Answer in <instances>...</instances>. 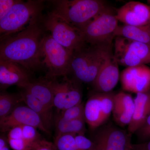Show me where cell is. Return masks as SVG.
<instances>
[{
  "mask_svg": "<svg viewBox=\"0 0 150 150\" xmlns=\"http://www.w3.org/2000/svg\"><path fill=\"white\" fill-rule=\"evenodd\" d=\"M134 98L123 92L115 93L112 113L114 121L121 127L129 126L134 115Z\"/></svg>",
  "mask_w": 150,
  "mask_h": 150,
  "instance_id": "16",
  "label": "cell"
},
{
  "mask_svg": "<svg viewBox=\"0 0 150 150\" xmlns=\"http://www.w3.org/2000/svg\"><path fill=\"white\" fill-rule=\"evenodd\" d=\"M48 2L52 6L51 12L81 30L110 7L102 0H54Z\"/></svg>",
  "mask_w": 150,
  "mask_h": 150,
  "instance_id": "2",
  "label": "cell"
},
{
  "mask_svg": "<svg viewBox=\"0 0 150 150\" xmlns=\"http://www.w3.org/2000/svg\"><path fill=\"white\" fill-rule=\"evenodd\" d=\"M132 134L111 124L101 126L92 141L95 150H126L132 144Z\"/></svg>",
  "mask_w": 150,
  "mask_h": 150,
  "instance_id": "10",
  "label": "cell"
},
{
  "mask_svg": "<svg viewBox=\"0 0 150 150\" xmlns=\"http://www.w3.org/2000/svg\"><path fill=\"white\" fill-rule=\"evenodd\" d=\"M29 71L22 66L8 61L0 60V86L5 90L11 86L23 88L31 81Z\"/></svg>",
  "mask_w": 150,
  "mask_h": 150,
  "instance_id": "15",
  "label": "cell"
},
{
  "mask_svg": "<svg viewBox=\"0 0 150 150\" xmlns=\"http://www.w3.org/2000/svg\"><path fill=\"white\" fill-rule=\"evenodd\" d=\"M20 102H23L21 94L2 92L0 94V119L5 118L12 112Z\"/></svg>",
  "mask_w": 150,
  "mask_h": 150,
  "instance_id": "24",
  "label": "cell"
},
{
  "mask_svg": "<svg viewBox=\"0 0 150 150\" xmlns=\"http://www.w3.org/2000/svg\"><path fill=\"white\" fill-rule=\"evenodd\" d=\"M118 22L126 25L139 26L150 24V6L139 1L126 3L116 11Z\"/></svg>",
  "mask_w": 150,
  "mask_h": 150,
  "instance_id": "14",
  "label": "cell"
},
{
  "mask_svg": "<svg viewBox=\"0 0 150 150\" xmlns=\"http://www.w3.org/2000/svg\"><path fill=\"white\" fill-rule=\"evenodd\" d=\"M41 22L53 39L71 52L80 50L87 45L82 31L72 26L51 12L43 16Z\"/></svg>",
  "mask_w": 150,
  "mask_h": 150,
  "instance_id": "5",
  "label": "cell"
},
{
  "mask_svg": "<svg viewBox=\"0 0 150 150\" xmlns=\"http://www.w3.org/2000/svg\"><path fill=\"white\" fill-rule=\"evenodd\" d=\"M113 53L118 64L127 67L150 63V46L117 36L114 40Z\"/></svg>",
  "mask_w": 150,
  "mask_h": 150,
  "instance_id": "8",
  "label": "cell"
},
{
  "mask_svg": "<svg viewBox=\"0 0 150 150\" xmlns=\"http://www.w3.org/2000/svg\"><path fill=\"white\" fill-rule=\"evenodd\" d=\"M134 103V115L128 127V132L132 135L135 134L150 115V90L137 94Z\"/></svg>",
  "mask_w": 150,
  "mask_h": 150,
  "instance_id": "18",
  "label": "cell"
},
{
  "mask_svg": "<svg viewBox=\"0 0 150 150\" xmlns=\"http://www.w3.org/2000/svg\"><path fill=\"white\" fill-rule=\"evenodd\" d=\"M10 147L7 137H5L2 133L0 137V150H10Z\"/></svg>",
  "mask_w": 150,
  "mask_h": 150,
  "instance_id": "33",
  "label": "cell"
},
{
  "mask_svg": "<svg viewBox=\"0 0 150 150\" xmlns=\"http://www.w3.org/2000/svg\"><path fill=\"white\" fill-rule=\"evenodd\" d=\"M75 139L78 150H95L93 142L84 135H76Z\"/></svg>",
  "mask_w": 150,
  "mask_h": 150,
  "instance_id": "29",
  "label": "cell"
},
{
  "mask_svg": "<svg viewBox=\"0 0 150 150\" xmlns=\"http://www.w3.org/2000/svg\"><path fill=\"white\" fill-rule=\"evenodd\" d=\"M22 125L33 126L44 133L50 134L39 116L27 105H18L8 116L0 119V129L2 133L8 132L13 127Z\"/></svg>",
  "mask_w": 150,
  "mask_h": 150,
  "instance_id": "13",
  "label": "cell"
},
{
  "mask_svg": "<svg viewBox=\"0 0 150 150\" xmlns=\"http://www.w3.org/2000/svg\"><path fill=\"white\" fill-rule=\"evenodd\" d=\"M41 18L21 31L1 39L0 60L16 63L29 71L43 66L42 42L45 30Z\"/></svg>",
  "mask_w": 150,
  "mask_h": 150,
  "instance_id": "1",
  "label": "cell"
},
{
  "mask_svg": "<svg viewBox=\"0 0 150 150\" xmlns=\"http://www.w3.org/2000/svg\"><path fill=\"white\" fill-rule=\"evenodd\" d=\"M42 64L47 69L46 77L54 79L66 76L70 73L73 52L60 45L50 34H45L42 42Z\"/></svg>",
  "mask_w": 150,
  "mask_h": 150,
  "instance_id": "6",
  "label": "cell"
},
{
  "mask_svg": "<svg viewBox=\"0 0 150 150\" xmlns=\"http://www.w3.org/2000/svg\"><path fill=\"white\" fill-rule=\"evenodd\" d=\"M44 1H20L0 20L1 39L21 31L42 17Z\"/></svg>",
  "mask_w": 150,
  "mask_h": 150,
  "instance_id": "4",
  "label": "cell"
},
{
  "mask_svg": "<svg viewBox=\"0 0 150 150\" xmlns=\"http://www.w3.org/2000/svg\"><path fill=\"white\" fill-rule=\"evenodd\" d=\"M49 79L54 93V107L63 111L68 94L70 79L67 76L63 77L61 81H57L56 78Z\"/></svg>",
  "mask_w": 150,
  "mask_h": 150,
  "instance_id": "22",
  "label": "cell"
},
{
  "mask_svg": "<svg viewBox=\"0 0 150 150\" xmlns=\"http://www.w3.org/2000/svg\"><path fill=\"white\" fill-rule=\"evenodd\" d=\"M116 12L109 7L82 30L86 43L95 46H113L118 27Z\"/></svg>",
  "mask_w": 150,
  "mask_h": 150,
  "instance_id": "7",
  "label": "cell"
},
{
  "mask_svg": "<svg viewBox=\"0 0 150 150\" xmlns=\"http://www.w3.org/2000/svg\"><path fill=\"white\" fill-rule=\"evenodd\" d=\"M23 135V138L27 142L36 145L43 139L37 131V129L33 126L22 125Z\"/></svg>",
  "mask_w": 150,
  "mask_h": 150,
  "instance_id": "27",
  "label": "cell"
},
{
  "mask_svg": "<svg viewBox=\"0 0 150 150\" xmlns=\"http://www.w3.org/2000/svg\"><path fill=\"white\" fill-rule=\"evenodd\" d=\"M135 134L141 143L146 142L150 140V115L145 120Z\"/></svg>",
  "mask_w": 150,
  "mask_h": 150,
  "instance_id": "28",
  "label": "cell"
},
{
  "mask_svg": "<svg viewBox=\"0 0 150 150\" xmlns=\"http://www.w3.org/2000/svg\"><path fill=\"white\" fill-rule=\"evenodd\" d=\"M114 35L150 46V24L139 26L118 25Z\"/></svg>",
  "mask_w": 150,
  "mask_h": 150,
  "instance_id": "20",
  "label": "cell"
},
{
  "mask_svg": "<svg viewBox=\"0 0 150 150\" xmlns=\"http://www.w3.org/2000/svg\"><path fill=\"white\" fill-rule=\"evenodd\" d=\"M131 144L130 145V146H129V147L127 148V149H126V150H132V147H131Z\"/></svg>",
  "mask_w": 150,
  "mask_h": 150,
  "instance_id": "34",
  "label": "cell"
},
{
  "mask_svg": "<svg viewBox=\"0 0 150 150\" xmlns=\"http://www.w3.org/2000/svg\"><path fill=\"white\" fill-rule=\"evenodd\" d=\"M32 150H56L54 143L42 139Z\"/></svg>",
  "mask_w": 150,
  "mask_h": 150,
  "instance_id": "31",
  "label": "cell"
},
{
  "mask_svg": "<svg viewBox=\"0 0 150 150\" xmlns=\"http://www.w3.org/2000/svg\"><path fill=\"white\" fill-rule=\"evenodd\" d=\"M132 150H150V140L146 142L131 144Z\"/></svg>",
  "mask_w": 150,
  "mask_h": 150,
  "instance_id": "32",
  "label": "cell"
},
{
  "mask_svg": "<svg viewBox=\"0 0 150 150\" xmlns=\"http://www.w3.org/2000/svg\"><path fill=\"white\" fill-rule=\"evenodd\" d=\"M75 134H66L55 137L54 144L56 150H78Z\"/></svg>",
  "mask_w": 150,
  "mask_h": 150,
  "instance_id": "25",
  "label": "cell"
},
{
  "mask_svg": "<svg viewBox=\"0 0 150 150\" xmlns=\"http://www.w3.org/2000/svg\"><path fill=\"white\" fill-rule=\"evenodd\" d=\"M7 137L10 148L13 150H32L36 145L30 144L23 138L21 126L12 128Z\"/></svg>",
  "mask_w": 150,
  "mask_h": 150,
  "instance_id": "23",
  "label": "cell"
},
{
  "mask_svg": "<svg viewBox=\"0 0 150 150\" xmlns=\"http://www.w3.org/2000/svg\"><path fill=\"white\" fill-rule=\"evenodd\" d=\"M59 116L67 121L85 118V105L83 103L81 102L79 104L63 110Z\"/></svg>",
  "mask_w": 150,
  "mask_h": 150,
  "instance_id": "26",
  "label": "cell"
},
{
  "mask_svg": "<svg viewBox=\"0 0 150 150\" xmlns=\"http://www.w3.org/2000/svg\"><path fill=\"white\" fill-rule=\"evenodd\" d=\"M22 89L52 110L54 107V93L50 79L45 77L37 80L31 81Z\"/></svg>",
  "mask_w": 150,
  "mask_h": 150,
  "instance_id": "17",
  "label": "cell"
},
{
  "mask_svg": "<svg viewBox=\"0 0 150 150\" xmlns=\"http://www.w3.org/2000/svg\"><path fill=\"white\" fill-rule=\"evenodd\" d=\"M113 46H95L87 44L73 52L70 73L79 82L93 84L109 50Z\"/></svg>",
  "mask_w": 150,
  "mask_h": 150,
  "instance_id": "3",
  "label": "cell"
},
{
  "mask_svg": "<svg viewBox=\"0 0 150 150\" xmlns=\"http://www.w3.org/2000/svg\"><path fill=\"white\" fill-rule=\"evenodd\" d=\"M115 93L96 92L85 104V118L90 129L94 130L102 126L112 113Z\"/></svg>",
  "mask_w": 150,
  "mask_h": 150,
  "instance_id": "9",
  "label": "cell"
},
{
  "mask_svg": "<svg viewBox=\"0 0 150 150\" xmlns=\"http://www.w3.org/2000/svg\"><path fill=\"white\" fill-rule=\"evenodd\" d=\"M20 94L23 102L39 116L44 127L50 133L53 123L52 110H49L38 100L23 90Z\"/></svg>",
  "mask_w": 150,
  "mask_h": 150,
  "instance_id": "19",
  "label": "cell"
},
{
  "mask_svg": "<svg viewBox=\"0 0 150 150\" xmlns=\"http://www.w3.org/2000/svg\"><path fill=\"white\" fill-rule=\"evenodd\" d=\"M118 66L113 53V48H112L106 54L93 84L96 92L107 93L112 91L117 85L120 78Z\"/></svg>",
  "mask_w": 150,
  "mask_h": 150,
  "instance_id": "11",
  "label": "cell"
},
{
  "mask_svg": "<svg viewBox=\"0 0 150 150\" xmlns=\"http://www.w3.org/2000/svg\"><path fill=\"white\" fill-rule=\"evenodd\" d=\"M123 90L137 94L150 90V68L146 65L127 67L120 75Z\"/></svg>",
  "mask_w": 150,
  "mask_h": 150,
  "instance_id": "12",
  "label": "cell"
},
{
  "mask_svg": "<svg viewBox=\"0 0 150 150\" xmlns=\"http://www.w3.org/2000/svg\"><path fill=\"white\" fill-rule=\"evenodd\" d=\"M86 123L85 118L67 121L59 116L55 121L56 136L66 134L84 135Z\"/></svg>",
  "mask_w": 150,
  "mask_h": 150,
  "instance_id": "21",
  "label": "cell"
},
{
  "mask_svg": "<svg viewBox=\"0 0 150 150\" xmlns=\"http://www.w3.org/2000/svg\"><path fill=\"white\" fill-rule=\"evenodd\" d=\"M20 0H1L0 1V20L6 15L15 5Z\"/></svg>",
  "mask_w": 150,
  "mask_h": 150,
  "instance_id": "30",
  "label": "cell"
},
{
  "mask_svg": "<svg viewBox=\"0 0 150 150\" xmlns=\"http://www.w3.org/2000/svg\"><path fill=\"white\" fill-rule=\"evenodd\" d=\"M148 3L150 4V0H149V1H148Z\"/></svg>",
  "mask_w": 150,
  "mask_h": 150,
  "instance_id": "35",
  "label": "cell"
}]
</instances>
